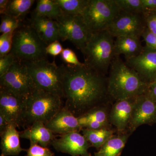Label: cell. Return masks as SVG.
<instances>
[{"label":"cell","instance_id":"f35d334b","mask_svg":"<svg viewBox=\"0 0 156 156\" xmlns=\"http://www.w3.org/2000/svg\"><path fill=\"white\" fill-rule=\"evenodd\" d=\"M9 2V0L0 1V14L1 15H5L6 14Z\"/></svg>","mask_w":156,"mask_h":156},{"label":"cell","instance_id":"ba28073f","mask_svg":"<svg viewBox=\"0 0 156 156\" xmlns=\"http://www.w3.org/2000/svg\"><path fill=\"white\" fill-rule=\"evenodd\" d=\"M56 20L61 41H69L82 52L91 34L83 16L62 12Z\"/></svg>","mask_w":156,"mask_h":156},{"label":"cell","instance_id":"277c9868","mask_svg":"<svg viewBox=\"0 0 156 156\" xmlns=\"http://www.w3.org/2000/svg\"><path fill=\"white\" fill-rule=\"evenodd\" d=\"M62 98L36 89L27 97L24 129L36 122L46 125L64 106Z\"/></svg>","mask_w":156,"mask_h":156},{"label":"cell","instance_id":"ffe728a7","mask_svg":"<svg viewBox=\"0 0 156 156\" xmlns=\"http://www.w3.org/2000/svg\"><path fill=\"white\" fill-rule=\"evenodd\" d=\"M17 127L10 124L4 133L0 134L1 156H18L23 151L20 140V132Z\"/></svg>","mask_w":156,"mask_h":156},{"label":"cell","instance_id":"d6986e66","mask_svg":"<svg viewBox=\"0 0 156 156\" xmlns=\"http://www.w3.org/2000/svg\"><path fill=\"white\" fill-rule=\"evenodd\" d=\"M105 104L96 107L77 117L82 129H98L109 128L110 110H108Z\"/></svg>","mask_w":156,"mask_h":156},{"label":"cell","instance_id":"836d02e7","mask_svg":"<svg viewBox=\"0 0 156 156\" xmlns=\"http://www.w3.org/2000/svg\"><path fill=\"white\" fill-rule=\"evenodd\" d=\"M141 37L145 41L146 46L156 50V35L151 32L147 27L144 31Z\"/></svg>","mask_w":156,"mask_h":156},{"label":"cell","instance_id":"ac0fdd59","mask_svg":"<svg viewBox=\"0 0 156 156\" xmlns=\"http://www.w3.org/2000/svg\"><path fill=\"white\" fill-rule=\"evenodd\" d=\"M57 136L45 124L40 122H35L20 132V138L29 140L30 144H37L46 147L51 145Z\"/></svg>","mask_w":156,"mask_h":156},{"label":"cell","instance_id":"5b68a950","mask_svg":"<svg viewBox=\"0 0 156 156\" xmlns=\"http://www.w3.org/2000/svg\"><path fill=\"white\" fill-rule=\"evenodd\" d=\"M47 45L30 24H22L14 33L11 53L16 60L31 62L47 58Z\"/></svg>","mask_w":156,"mask_h":156},{"label":"cell","instance_id":"6da1fadb","mask_svg":"<svg viewBox=\"0 0 156 156\" xmlns=\"http://www.w3.org/2000/svg\"><path fill=\"white\" fill-rule=\"evenodd\" d=\"M59 69L64 107L76 117L110 101L107 76L85 64L82 66L62 64Z\"/></svg>","mask_w":156,"mask_h":156},{"label":"cell","instance_id":"60d3db41","mask_svg":"<svg viewBox=\"0 0 156 156\" xmlns=\"http://www.w3.org/2000/svg\"></svg>","mask_w":156,"mask_h":156},{"label":"cell","instance_id":"8992f818","mask_svg":"<svg viewBox=\"0 0 156 156\" xmlns=\"http://www.w3.org/2000/svg\"><path fill=\"white\" fill-rule=\"evenodd\" d=\"M36 89L58 95L63 99V93L59 66L47 58L24 62Z\"/></svg>","mask_w":156,"mask_h":156},{"label":"cell","instance_id":"d590c367","mask_svg":"<svg viewBox=\"0 0 156 156\" xmlns=\"http://www.w3.org/2000/svg\"><path fill=\"white\" fill-rule=\"evenodd\" d=\"M144 95L156 101V78L148 84Z\"/></svg>","mask_w":156,"mask_h":156},{"label":"cell","instance_id":"8fae6325","mask_svg":"<svg viewBox=\"0 0 156 156\" xmlns=\"http://www.w3.org/2000/svg\"><path fill=\"white\" fill-rule=\"evenodd\" d=\"M146 27L144 13L120 11L107 30L114 37L131 36L140 38Z\"/></svg>","mask_w":156,"mask_h":156},{"label":"cell","instance_id":"30bf717a","mask_svg":"<svg viewBox=\"0 0 156 156\" xmlns=\"http://www.w3.org/2000/svg\"><path fill=\"white\" fill-rule=\"evenodd\" d=\"M27 97L0 87V114L17 128H24Z\"/></svg>","mask_w":156,"mask_h":156},{"label":"cell","instance_id":"4fadbf2b","mask_svg":"<svg viewBox=\"0 0 156 156\" xmlns=\"http://www.w3.org/2000/svg\"><path fill=\"white\" fill-rule=\"evenodd\" d=\"M125 62L147 84L156 79V50L144 47L138 56L126 59Z\"/></svg>","mask_w":156,"mask_h":156},{"label":"cell","instance_id":"d6a6232c","mask_svg":"<svg viewBox=\"0 0 156 156\" xmlns=\"http://www.w3.org/2000/svg\"><path fill=\"white\" fill-rule=\"evenodd\" d=\"M146 27L151 32L156 35V11L144 12Z\"/></svg>","mask_w":156,"mask_h":156},{"label":"cell","instance_id":"83f0119b","mask_svg":"<svg viewBox=\"0 0 156 156\" xmlns=\"http://www.w3.org/2000/svg\"><path fill=\"white\" fill-rule=\"evenodd\" d=\"M21 25L20 19L7 14L2 15L1 18L0 32L2 34L14 33Z\"/></svg>","mask_w":156,"mask_h":156},{"label":"cell","instance_id":"2e32d148","mask_svg":"<svg viewBox=\"0 0 156 156\" xmlns=\"http://www.w3.org/2000/svg\"><path fill=\"white\" fill-rule=\"evenodd\" d=\"M45 126L56 135L80 132L82 130L77 117L64 106Z\"/></svg>","mask_w":156,"mask_h":156},{"label":"cell","instance_id":"7a4b0ae2","mask_svg":"<svg viewBox=\"0 0 156 156\" xmlns=\"http://www.w3.org/2000/svg\"><path fill=\"white\" fill-rule=\"evenodd\" d=\"M148 84L119 56H115L107 75L109 97L115 102L138 97L145 93Z\"/></svg>","mask_w":156,"mask_h":156},{"label":"cell","instance_id":"8d00e7d4","mask_svg":"<svg viewBox=\"0 0 156 156\" xmlns=\"http://www.w3.org/2000/svg\"><path fill=\"white\" fill-rule=\"evenodd\" d=\"M144 12L156 11V0H141Z\"/></svg>","mask_w":156,"mask_h":156},{"label":"cell","instance_id":"4316f807","mask_svg":"<svg viewBox=\"0 0 156 156\" xmlns=\"http://www.w3.org/2000/svg\"><path fill=\"white\" fill-rule=\"evenodd\" d=\"M120 11L128 13H144L141 0H115Z\"/></svg>","mask_w":156,"mask_h":156},{"label":"cell","instance_id":"3957f363","mask_svg":"<svg viewBox=\"0 0 156 156\" xmlns=\"http://www.w3.org/2000/svg\"><path fill=\"white\" fill-rule=\"evenodd\" d=\"M114 43V37L107 30L91 34L82 51L85 58L84 64L107 76L115 56Z\"/></svg>","mask_w":156,"mask_h":156},{"label":"cell","instance_id":"603a6c76","mask_svg":"<svg viewBox=\"0 0 156 156\" xmlns=\"http://www.w3.org/2000/svg\"><path fill=\"white\" fill-rule=\"evenodd\" d=\"M83 135L91 147L100 149L113 135L114 131L110 128L98 129L83 128Z\"/></svg>","mask_w":156,"mask_h":156},{"label":"cell","instance_id":"f1b7e54d","mask_svg":"<svg viewBox=\"0 0 156 156\" xmlns=\"http://www.w3.org/2000/svg\"><path fill=\"white\" fill-rule=\"evenodd\" d=\"M14 33L2 34L0 36V57L10 53L12 48Z\"/></svg>","mask_w":156,"mask_h":156},{"label":"cell","instance_id":"1f68e13d","mask_svg":"<svg viewBox=\"0 0 156 156\" xmlns=\"http://www.w3.org/2000/svg\"><path fill=\"white\" fill-rule=\"evenodd\" d=\"M15 60V58L11 53L0 57V77L8 72Z\"/></svg>","mask_w":156,"mask_h":156},{"label":"cell","instance_id":"5bb4252c","mask_svg":"<svg viewBox=\"0 0 156 156\" xmlns=\"http://www.w3.org/2000/svg\"><path fill=\"white\" fill-rule=\"evenodd\" d=\"M156 122V101L143 94L137 97L128 129L134 132L140 126Z\"/></svg>","mask_w":156,"mask_h":156},{"label":"cell","instance_id":"4dcf8cb0","mask_svg":"<svg viewBox=\"0 0 156 156\" xmlns=\"http://www.w3.org/2000/svg\"><path fill=\"white\" fill-rule=\"evenodd\" d=\"M61 56L63 61L67 64L77 66H82L84 64L79 61L75 53L69 48L63 49L61 53Z\"/></svg>","mask_w":156,"mask_h":156},{"label":"cell","instance_id":"f546056e","mask_svg":"<svg viewBox=\"0 0 156 156\" xmlns=\"http://www.w3.org/2000/svg\"><path fill=\"white\" fill-rule=\"evenodd\" d=\"M26 151V156H54V153L48 147L37 144H30V146Z\"/></svg>","mask_w":156,"mask_h":156},{"label":"cell","instance_id":"44dd1931","mask_svg":"<svg viewBox=\"0 0 156 156\" xmlns=\"http://www.w3.org/2000/svg\"><path fill=\"white\" fill-rule=\"evenodd\" d=\"M140 38L131 36L116 37L114 43L115 55H124L126 59L138 56L144 48Z\"/></svg>","mask_w":156,"mask_h":156},{"label":"cell","instance_id":"9a60e30c","mask_svg":"<svg viewBox=\"0 0 156 156\" xmlns=\"http://www.w3.org/2000/svg\"><path fill=\"white\" fill-rule=\"evenodd\" d=\"M138 97L115 101L110 110L109 122L119 133H125L128 129Z\"/></svg>","mask_w":156,"mask_h":156},{"label":"cell","instance_id":"52a82bcc","mask_svg":"<svg viewBox=\"0 0 156 156\" xmlns=\"http://www.w3.org/2000/svg\"><path fill=\"white\" fill-rule=\"evenodd\" d=\"M119 11L115 0H89L82 16L92 34L107 30Z\"/></svg>","mask_w":156,"mask_h":156},{"label":"cell","instance_id":"cb8c5ba5","mask_svg":"<svg viewBox=\"0 0 156 156\" xmlns=\"http://www.w3.org/2000/svg\"><path fill=\"white\" fill-rule=\"evenodd\" d=\"M62 13V11L55 0H39L37 1L34 15L56 20Z\"/></svg>","mask_w":156,"mask_h":156},{"label":"cell","instance_id":"7c38bea8","mask_svg":"<svg viewBox=\"0 0 156 156\" xmlns=\"http://www.w3.org/2000/svg\"><path fill=\"white\" fill-rule=\"evenodd\" d=\"M51 145L56 151L72 156H92L89 152L91 146L85 136L79 132H72L58 135Z\"/></svg>","mask_w":156,"mask_h":156},{"label":"cell","instance_id":"ab89813d","mask_svg":"<svg viewBox=\"0 0 156 156\" xmlns=\"http://www.w3.org/2000/svg\"><path fill=\"white\" fill-rule=\"evenodd\" d=\"M94 156H95L94 155Z\"/></svg>","mask_w":156,"mask_h":156},{"label":"cell","instance_id":"e0dca14e","mask_svg":"<svg viewBox=\"0 0 156 156\" xmlns=\"http://www.w3.org/2000/svg\"><path fill=\"white\" fill-rule=\"evenodd\" d=\"M30 24L40 38L47 45L61 40L58 23L56 20L47 17L34 15Z\"/></svg>","mask_w":156,"mask_h":156},{"label":"cell","instance_id":"7402d4cb","mask_svg":"<svg viewBox=\"0 0 156 156\" xmlns=\"http://www.w3.org/2000/svg\"><path fill=\"white\" fill-rule=\"evenodd\" d=\"M131 133H119L114 135L95 153V156H119L125 147Z\"/></svg>","mask_w":156,"mask_h":156},{"label":"cell","instance_id":"74e56055","mask_svg":"<svg viewBox=\"0 0 156 156\" xmlns=\"http://www.w3.org/2000/svg\"><path fill=\"white\" fill-rule=\"evenodd\" d=\"M10 124H11L3 115L0 114V134L5 132Z\"/></svg>","mask_w":156,"mask_h":156},{"label":"cell","instance_id":"d4e9b609","mask_svg":"<svg viewBox=\"0 0 156 156\" xmlns=\"http://www.w3.org/2000/svg\"><path fill=\"white\" fill-rule=\"evenodd\" d=\"M34 0H11L9 1L6 14L20 19L30 9Z\"/></svg>","mask_w":156,"mask_h":156},{"label":"cell","instance_id":"484cf974","mask_svg":"<svg viewBox=\"0 0 156 156\" xmlns=\"http://www.w3.org/2000/svg\"><path fill=\"white\" fill-rule=\"evenodd\" d=\"M62 12L73 15H82L89 0H55Z\"/></svg>","mask_w":156,"mask_h":156},{"label":"cell","instance_id":"e575fe53","mask_svg":"<svg viewBox=\"0 0 156 156\" xmlns=\"http://www.w3.org/2000/svg\"><path fill=\"white\" fill-rule=\"evenodd\" d=\"M63 50L62 46L59 41H56L51 43L47 46L46 49L47 54H50L54 56L61 54Z\"/></svg>","mask_w":156,"mask_h":156},{"label":"cell","instance_id":"9c48e42d","mask_svg":"<svg viewBox=\"0 0 156 156\" xmlns=\"http://www.w3.org/2000/svg\"><path fill=\"white\" fill-rule=\"evenodd\" d=\"M0 87L27 97L36 89L25 62L16 59L8 72L0 77Z\"/></svg>","mask_w":156,"mask_h":156}]
</instances>
